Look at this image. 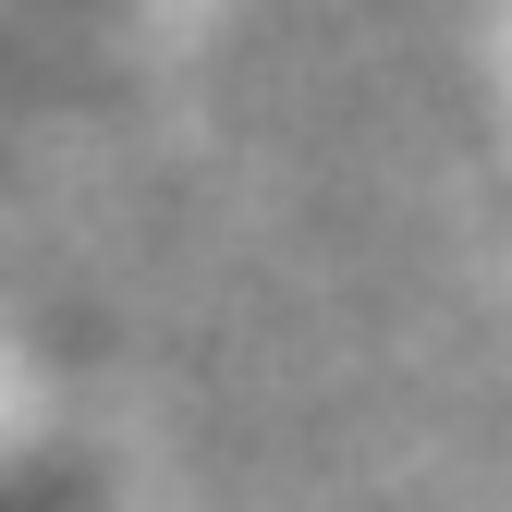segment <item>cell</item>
<instances>
[{
	"instance_id": "obj_1",
	"label": "cell",
	"mask_w": 512,
	"mask_h": 512,
	"mask_svg": "<svg viewBox=\"0 0 512 512\" xmlns=\"http://www.w3.org/2000/svg\"><path fill=\"white\" fill-rule=\"evenodd\" d=\"M147 13H171V0H0V25H37V37H122Z\"/></svg>"
}]
</instances>
